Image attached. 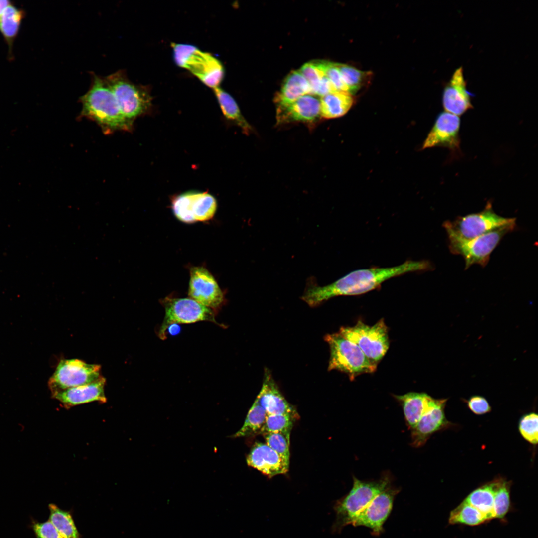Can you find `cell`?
Masks as SVG:
<instances>
[{"label": "cell", "instance_id": "cell-6", "mask_svg": "<svg viewBox=\"0 0 538 538\" xmlns=\"http://www.w3.org/2000/svg\"><path fill=\"white\" fill-rule=\"evenodd\" d=\"M124 115L134 122L137 118L149 112L152 97L147 86L131 81L123 70L106 77Z\"/></svg>", "mask_w": 538, "mask_h": 538}, {"label": "cell", "instance_id": "cell-39", "mask_svg": "<svg viewBox=\"0 0 538 538\" xmlns=\"http://www.w3.org/2000/svg\"><path fill=\"white\" fill-rule=\"evenodd\" d=\"M469 409L475 414L481 415L491 411V407L486 399L481 396H474L468 401Z\"/></svg>", "mask_w": 538, "mask_h": 538}, {"label": "cell", "instance_id": "cell-16", "mask_svg": "<svg viewBox=\"0 0 538 538\" xmlns=\"http://www.w3.org/2000/svg\"><path fill=\"white\" fill-rule=\"evenodd\" d=\"M460 126L458 116L446 111L441 113L425 140L422 148L442 146L452 151L458 150Z\"/></svg>", "mask_w": 538, "mask_h": 538}, {"label": "cell", "instance_id": "cell-40", "mask_svg": "<svg viewBox=\"0 0 538 538\" xmlns=\"http://www.w3.org/2000/svg\"><path fill=\"white\" fill-rule=\"evenodd\" d=\"M9 4L7 0H0V15L4 9Z\"/></svg>", "mask_w": 538, "mask_h": 538}, {"label": "cell", "instance_id": "cell-21", "mask_svg": "<svg viewBox=\"0 0 538 538\" xmlns=\"http://www.w3.org/2000/svg\"><path fill=\"white\" fill-rule=\"evenodd\" d=\"M183 205L187 217L192 222L211 219L217 209V201L207 192L196 190L184 192Z\"/></svg>", "mask_w": 538, "mask_h": 538}, {"label": "cell", "instance_id": "cell-10", "mask_svg": "<svg viewBox=\"0 0 538 538\" xmlns=\"http://www.w3.org/2000/svg\"><path fill=\"white\" fill-rule=\"evenodd\" d=\"M161 303L165 309V316L158 331L159 337L166 339V331L173 324H189L199 321H209L222 327L215 316L217 313L191 298L166 297Z\"/></svg>", "mask_w": 538, "mask_h": 538}, {"label": "cell", "instance_id": "cell-8", "mask_svg": "<svg viewBox=\"0 0 538 538\" xmlns=\"http://www.w3.org/2000/svg\"><path fill=\"white\" fill-rule=\"evenodd\" d=\"M509 226H516V219L496 214L491 203H488L484 209L479 212L459 216L453 221L447 220L443 224L447 234L467 239Z\"/></svg>", "mask_w": 538, "mask_h": 538}, {"label": "cell", "instance_id": "cell-27", "mask_svg": "<svg viewBox=\"0 0 538 538\" xmlns=\"http://www.w3.org/2000/svg\"><path fill=\"white\" fill-rule=\"evenodd\" d=\"M49 521L64 538H80L71 515L56 505L50 504Z\"/></svg>", "mask_w": 538, "mask_h": 538}, {"label": "cell", "instance_id": "cell-9", "mask_svg": "<svg viewBox=\"0 0 538 538\" xmlns=\"http://www.w3.org/2000/svg\"><path fill=\"white\" fill-rule=\"evenodd\" d=\"M338 332L356 344L371 361L377 364L389 348L388 327L383 319L371 326L358 320L353 326L341 327Z\"/></svg>", "mask_w": 538, "mask_h": 538}, {"label": "cell", "instance_id": "cell-4", "mask_svg": "<svg viewBox=\"0 0 538 538\" xmlns=\"http://www.w3.org/2000/svg\"><path fill=\"white\" fill-rule=\"evenodd\" d=\"M171 45L174 60L178 66L190 72L207 86L213 89L219 87L225 70L218 59L193 45L172 43Z\"/></svg>", "mask_w": 538, "mask_h": 538}, {"label": "cell", "instance_id": "cell-30", "mask_svg": "<svg viewBox=\"0 0 538 538\" xmlns=\"http://www.w3.org/2000/svg\"><path fill=\"white\" fill-rule=\"evenodd\" d=\"M336 66L342 80L351 94L366 85L372 76L370 72L362 71L350 65L337 63Z\"/></svg>", "mask_w": 538, "mask_h": 538}, {"label": "cell", "instance_id": "cell-28", "mask_svg": "<svg viewBox=\"0 0 538 538\" xmlns=\"http://www.w3.org/2000/svg\"><path fill=\"white\" fill-rule=\"evenodd\" d=\"M267 415L265 410L255 400L247 414L243 425L232 437H248L260 434Z\"/></svg>", "mask_w": 538, "mask_h": 538}, {"label": "cell", "instance_id": "cell-41", "mask_svg": "<svg viewBox=\"0 0 538 538\" xmlns=\"http://www.w3.org/2000/svg\"><path fill=\"white\" fill-rule=\"evenodd\" d=\"M173 326L174 329H172L169 327L168 328V329H169V332L170 333V334H175L179 332V328L178 327V326L175 325V324H173Z\"/></svg>", "mask_w": 538, "mask_h": 538}, {"label": "cell", "instance_id": "cell-5", "mask_svg": "<svg viewBox=\"0 0 538 538\" xmlns=\"http://www.w3.org/2000/svg\"><path fill=\"white\" fill-rule=\"evenodd\" d=\"M324 339L330 348L328 370L344 373L351 380L360 375L376 371L377 364L371 361L356 344L340 333L327 334Z\"/></svg>", "mask_w": 538, "mask_h": 538}, {"label": "cell", "instance_id": "cell-37", "mask_svg": "<svg viewBox=\"0 0 538 538\" xmlns=\"http://www.w3.org/2000/svg\"><path fill=\"white\" fill-rule=\"evenodd\" d=\"M31 527L36 538H64L49 520L33 521Z\"/></svg>", "mask_w": 538, "mask_h": 538}, {"label": "cell", "instance_id": "cell-2", "mask_svg": "<svg viewBox=\"0 0 538 538\" xmlns=\"http://www.w3.org/2000/svg\"><path fill=\"white\" fill-rule=\"evenodd\" d=\"M89 90L79 98L80 117L95 121L107 134L117 131H131L133 123L123 114L104 77L92 75Z\"/></svg>", "mask_w": 538, "mask_h": 538}, {"label": "cell", "instance_id": "cell-18", "mask_svg": "<svg viewBox=\"0 0 538 538\" xmlns=\"http://www.w3.org/2000/svg\"><path fill=\"white\" fill-rule=\"evenodd\" d=\"M471 94L467 89L462 67L457 69L444 88L443 106L446 112L460 116L473 108Z\"/></svg>", "mask_w": 538, "mask_h": 538}, {"label": "cell", "instance_id": "cell-22", "mask_svg": "<svg viewBox=\"0 0 538 538\" xmlns=\"http://www.w3.org/2000/svg\"><path fill=\"white\" fill-rule=\"evenodd\" d=\"M501 478H497L471 492L463 501L480 511L488 521L495 519L494 501Z\"/></svg>", "mask_w": 538, "mask_h": 538}, {"label": "cell", "instance_id": "cell-3", "mask_svg": "<svg viewBox=\"0 0 538 538\" xmlns=\"http://www.w3.org/2000/svg\"><path fill=\"white\" fill-rule=\"evenodd\" d=\"M353 480L349 492L333 506L336 519L331 530L334 533H340L344 527L352 524L357 515L391 482V476L387 473L374 481H362L355 476Z\"/></svg>", "mask_w": 538, "mask_h": 538}, {"label": "cell", "instance_id": "cell-29", "mask_svg": "<svg viewBox=\"0 0 538 538\" xmlns=\"http://www.w3.org/2000/svg\"><path fill=\"white\" fill-rule=\"evenodd\" d=\"M488 522L486 518L478 510L462 501L450 514V524H464L470 526L481 525Z\"/></svg>", "mask_w": 538, "mask_h": 538}, {"label": "cell", "instance_id": "cell-19", "mask_svg": "<svg viewBox=\"0 0 538 538\" xmlns=\"http://www.w3.org/2000/svg\"><path fill=\"white\" fill-rule=\"evenodd\" d=\"M256 401L267 414H285L298 418L296 409L281 393L268 369L265 370L262 388Z\"/></svg>", "mask_w": 538, "mask_h": 538}, {"label": "cell", "instance_id": "cell-12", "mask_svg": "<svg viewBox=\"0 0 538 538\" xmlns=\"http://www.w3.org/2000/svg\"><path fill=\"white\" fill-rule=\"evenodd\" d=\"M399 491V488L389 485L357 515L352 525L369 528L374 535H379L383 531V525L392 511L394 499Z\"/></svg>", "mask_w": 538, "mask_h": 538}, {"label": "cell", "instance_id": "cell-36", "mask_svg": "<svg viewBox=\"0 0 538 538\" xmlns=\"http://www.w3.org/2000/svg\"><path fill=\"white\" fill-rule=\"evenodd\" d=\"M538 415L530 413L524 415L520 419L519 430L523 437L532 444H537L538 439Z\"/></svg>", "mask_w": 538, "mask_h": 538}, {"label": "cell", "instance_id": "cell-11", "mask_svg": "<svg viewBox=\"0 0 538 538\" xmlns=\"http://www.w3.org/2000/svg\"><path fill=\"white\" fill-rule=\"evenodd\" d=\"M102 376L99 365L77 359H63L57 366L48 384L52 393L91 383Z\"/></svg>", "mask_w": 538, "mask_h": 538}, {"label": "cell", "instance_id": "cell-33", "mask_svg": "<svg viewBox=\"0 0 538 538\" xmlns=\"http://www.w3.org/2000/svg\"><path fill=\"white\" fill-rule=\"evenodd\" d=\"M510 482L501 478L494 501L495 518L503 520L510 508Z\"/></svg>", "mask_w": 538, "mask_h": 538}, {"label": "cell", "instance_id": "cell-14", "mask_svg": "<svg viewBox=\"0 0 538 538\" xmlns=\"http://www.w3.org/2000/svg\"><path fill=\"white\" fill-rule=\"evenodd\" d=\"M446 399H435L429 396L425 410L411 431V445L415 448L423 446L430 436L446 427L449 422L446 418L444 407Z\"/></svg>", "mask_w": 538, "mask_h": 538}, {"label": "cell", "instance_id": "cell-17", "mask_svg": "<svg viewBox=\"0 0 538 538\" xmlns=\"http://www.w3.org/2000/svg\"><path fill=\"white\" fill-rule=\"evenodd\" d=\"M105 384L106 379L102 376L91 383L55 392L52 395L67 409L95 401L105 403L107 402Z\"/></svg>", "mask_w": 538, "mask_h": 538}, {"label": "cell", "instance_id": "cell-15", "mask_svg": "<svg viewBox=\"0 0 538 538\" xmlns=\"http://www.w3.org/2000/svg\"><path fill=\"white\" fill-rule=\"evenodd\" d=\"M320 118V98L315 95L307 94L290 103L277 106V124L292 122L311 124Z\"/></svg>", "mask_w": 538, "mask_h": 538}, {"label": "cell", "instance_id": "cell-35", "mask_svg": "<svg viewBox=\"0 0 538 538\" xmlns=\"http://www.w3.org/2000/svg\"><path fill=\"white\" fill-rule=\"evenodd\" d=\"M325 60H314L304 64L299 70L306 79L311 88V94L325 76Z\"/></svg>", "mask_w": 538, "mask_h": 538}, {"label": "cell", "instance_id": "cell-24", "mask_svg": "<svg viewBox=\"0 0 538 538\" xmlns=\"http://www.w3.org/2000/svg\"><path fill=\"white\" fill-rule=\"evenodd\" d=\"M428 397L426 393L418 392L394 395L402 407L405 422L410 430L415 427L422 415Z\"/></svg>", "mask_w": 538, "mask_h": 538}, {"label": "cell", "instance_id": "cell-1", "mask_svg": "<svg viewBox=\"0 0 538 538\" xmlns=\"http://www.w3.org/2000/svg\"><path fill=\"white\" fill-rule=\"evenodd\" d=\"M432 268L428 261L407 260L394 267L356 270L323 286L318 285L315 278L310 277L307 280L301 298L310 306L315 307L337 296L364 294L378 288L392 278L409 272L428 270Z\"/></svg>", "mask_w": 538, "mask_h": 538}, {"label": "cell", "instance_id": "cell-32", "mask_svg": "<svg viewBox=\"0 0 538 538\" xmlns=\"http://www.w3.org/2000/svg\"><path fill=\"white\" fill-rule=\"evenodd\" d=\"M296 418L285 414H267L260 434L291 433Z\"/></svg>", "mask_w": 538, "mask_h": 538}, {"label": "cell", "instance_id": "cell-31", "mask_svg": "<svg viewBox=\"0 0 538 538\" xmlns=\"http://www.w3.org/2000/svg\"><path fill=\"white\" fill-rule=\"evenodd\" d=\"M22 16L21 12L10 4L0 15V31L8 40L12 39L18 32Z\"/></svg>", "mask_w": 538, "mask_h": 538}, {"label": "cell", "instance_id": "cell-25", "mask_svg": "<svg viewBox=\"0 0 538 538\" xmlns=\"http://www.w3.org/2000/svg\"><path fill=\"white\" fill-rule=\"evenodd\" d=\"M321 118L329 119L344 116L353 105L354 99L347 92L335 91L320 98Z\"/></svg>", "mask_w": 538, "mask_h": 538}, {"label": "cell", "instance_id": "cell-23", "mask_svg": "<svg viewBox=\"0 0 538 538\" xmlns=\"http://www.w3.org/2000/svg\"><path fill=\"white\" fill-rule=\"evenodd\" d=\"M307 94H311L308 82L299 70H294L284 79L275 102L277 106L286 105Z\"/></svg>", "mask_w": 538, "mask_h": 538}, {"label": "cell", "instance_id": "cell-38", "mask_svg": "<svg viewBox=\"0 0 538 538\" xmlns=\"http://www.w3.org/2000/svg\"><path fill=\"white\" fill-rule=\"evenodd\" d=\"M324 73L325 76L337 90L349 92L348 88L342 80L336 63L325 61Z\"/></svg>", "mask_w": 538, "mask_h": 538}, {"label": "cell", "instance_id": "cell-13", "mask_svg": "<svg viewBox=\"0 0 538 538\" xmlns=\"http://www.w3.org/2000/svg\"><path fill=\"white\" fill-rule=\"evenodd\" d=\"M188 295L216 313L225 301L223 292L215 278L206 269L202 267L191 269Z\"/></svg>", "mask_w": 538, "mask_h": 538}, {"label": "cell", "instance_id": "cell-7", "mask_svg": "<svg viewBox=\"0 0 538 538\" xmlns=\"http://www.w3.org/2000/svg\"><path fill=\"white\" fill-rule=\"evenodd\" d=\"M515 227L506 226L470 239L447 234L450 251L453 254L462 256L465 261V269L474 264L485 267L489 261L490 255L503 237L513 231Z\"/></svg>", "mask_w": 538, "mask_h": 538}, {"label": "cell", "instance_id": "cell-26", "mask_svg": "<svg viewBox=\"0 0 538 538\" xmlns=\"http://www.w3.org/2000/svg\"><path fill=\"white\" fill-rule=\"evenodd\" d=\"M217 100L224 117L231 121L246 134L252 131V128L243 117L233 97L219 86L213 89Z\"/></svg>", "mask_w": 538, "mask_h": 538}, {"label": "cell", "instance_id": "cell-20", "mask_svg": "<svg viewBox=\"0 0 538 538\" xmlns=\"http://www.w3.org/2000/svg\"><path fill=\"white\" fill-rule=\"evenodd\" d=\"M248 466L261 471L269 477L285 474L289 463L266 443L256 442L246 459Z\"/></svg>", "mask_w": 538, "mask_h": 538}, {"label": "cell", "instance_id": "cell-34", "mask_svg": "<svg viewBox=\"0 0 538 538\" xmlns=\"http://www.w3.org/2000/svg\"><path fill=\"white\" fill-rule=\"evenodd\" d=\"M263 435L266 443L289 463L290 433H269Z\"/></svg>", "mask_w": 538, "mask_h": 538}]
</instances>
